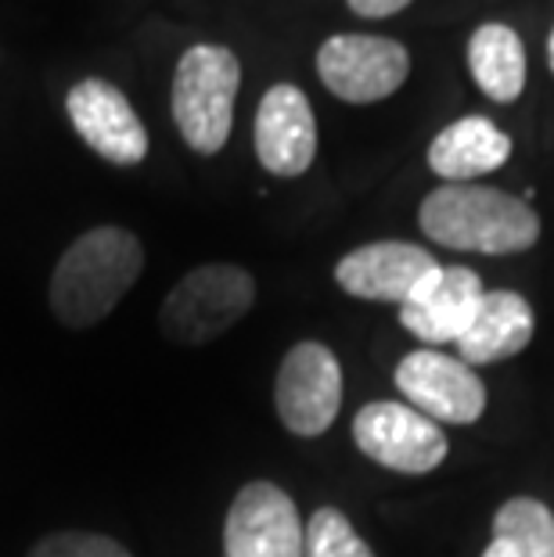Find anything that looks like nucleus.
Returning <instances> with one entry per match:
<instances>
[{"mask_svg": "<svg viewBox=\"0 0 554 557\" xmlns=\"http://www.w3.org/2000/svg\"><path fill=\"white\" fill-rule=\"evenodd\" d=\"M426 238L457 252L515 256L540 238V216L529 201L482 184H443L418 209Z\"/></svg>", "mask_w": 554, "mask_h": 557, "instance_id": "1", "label": "nucleus"}, {"mask_svg": "<svg viewBox=\"0 0 554 557\" xmlns=\"http://www.w3.org/2000/svg\"><path fill=\"white\" fill-rule=\"evenodd\" d=\"M145 270V248L126 227H94L65 248L51 274V313L65 327H94Z\"/></svg>", "mask_w": 554, "mask_h": 557, "instance_id": "2", "label": "nucleus"}, {"mask_svg": "<svg viewBox=\"0 0 554 557\" xmlns=\"http://www.w3.org/2000/svg\"><path fill=\"white\" fill-rule=\"evenodd\" d=\"M242 87V65L231 47H187L173 76V120L187 148L217 156L234 126V98Z\"/></svg>", "mask_w": 554, "mask_h": 557, "instance_id": "3", "label": "nucleus"}, {"mask_svg": "<svg viewBox=\"0 0 554 557\" xmlns=\"http://www.w3.org/2000/svg\"><path fill=\"white\" fill-rule=\"evenodd\" d=\"M256 302V281L234 263L195 267L162 299L159 327L176 346H206L238 324Z\"/></svg>", "mask_w": 554, "mask_h": 557, "instance_id": "4", "label": "nucleus"}, {"mask_svg": "<svg viewBox=\"0 0 554 557\" xmlns=\"http://www.w3.org/2000/svg\"><path fill=\"white\" fill-rule=\"evenodd\" d=\"M353 438L357 449L374 465L396 475H429L451 454L443 429L410 403L379 399L360 407L353 418Z\"/></svg>", "mask_w": 554, "mask_h": 557, "instance_id": "5", "label": "nucleus"}, {"mask_svg": "<svg viewBox=\"0 0 554 557\" xmlns=\"http://www.w3.org/2000/svg\"><path fill=\"white\" fill-rule=\"evenodd\" d=\"M410 54L404 44L368 33H338L317 51V76L338 101L371 104L385 101L407 83Z\"/></svg>", "mask_w": 554, "mask_h": 557, "instance_id": "6", "label": "nucleus"}, {"mask_svg": "<svg viewBox=\"0 0 554 557\" xmlns=\"http://www.w3.org/2000/svg\"><path fill=\"white\" fill-rule=\"evenodd\" d=\"M274 403L281 424L299 435H324L342 407V367L338 357L321 342H299L278 367Z\"/></svg>", "mask_w": 554, "mask_h": 557, "instance_id": "7", "label": "nucleus"}, {"mask_svg": "<svg viewBox=\"0 0 554 557\" xmlns=\"http://www.w3.org/2000/svg\"><path fill=\"white\" fill-rule=\"evenodd\" d=\"M306 525L296 500L274 482H249L223 521V557H303Z\"/></svg>", "mask_w": 554, "mask_h": 557, "instance_id": "8", "label": "nucleus"}, {"mask_svg": "<svg viewBox=\"0 0 554 557\" xmlns=\"http://www.w3.org/2000/svg\"><path fill=\"white\" fill-rule=\"evenodd\" d=\"M396 388L435 424H476L487 410V385L461 357L415 349L396 363Z\"/></svg>", "mask_w": 554, "mask_h": 557, "instance_id": "9", "label": "nucleus"}, {"mask_svg": "<svg viewBox=\"0 0 554 557\" xmlns=\"http://www.w3.org/2000/svg\"><path fill=\"white\" fill-rule=\"evenodd\" d=\"M76 134L112 165H137L148 156V134L134 104L109 79H79L65 98Z\"/></svg>", "mask_w": 554, "mask_h": 557, "instance_id": "10", "label": "nucleus"}, {"mask_svg": "<svg viewBox=\"0 0 554 557\" xmlns=\"http://www.w3.org/2000/svg\"><path fill=\"white\" fill-rule=\"evenodd\" d=\"M487 288L482 277L468 267H435L415 288V295L399 306V324L426 346H446L465 335L479 313Z\"/></svg>", "mask_w": 554, "mask_h": 557, "instance_id": "11", "label": "nucleus"}, {"mask_svg": "<svg viewBox=\"0 0 554 557\" xmlns=\"http://www.w3.org/2000/svg\"><path fill=\"white\" fill-rule=\"evenodd\" d=\"M256 159L274 176H303L317 156V120L306 94L292 83H278L256 109Z\"/></svg>", "mask_w": 554, "mask_h": 557, "instance_id": "12", "label": "nucleus"}, {"mask_svg": "<svg viewBox=\"0 0 554 557\" xmlns=\"http://www.w3.org/2000/svg\"><path fill=\"white\" fill-rule=\"evenodd\" d=\"M440 267L421 245L410 242H371L353 248L338 259L335 281L342 292L364 302H396L404 306L421 281Z\"/></svg>", "mask_w": 554, "mask_h": 557, "instance_id": "13", "label": "nucleus"}, {"mask_svg": "<svg viewBox=\"0 0 554 557\" xmlns=\"http://www.w3.org/2000/svg\"><path fill=\"white\" fill-rule=\"evenodd\" d=\"M512 159V137L487 115H465L435 134L429 145V170L446 184H468L476 176L501 170Z\"/></svg>", "mask_w": 554, "mask_h": 557, "instance_id": "14", "label": "nucleus"}, {"mask_svg": "<svg viewBox=\"0 0 554 557\" xmlns=\"http://www.w3.org/2000/svg\"><path fill=\"white\" fill-rule=\"evenodd\" d=\"M533 310L518 292L493 288L482 295L471 327L457 338V357L468 367L518 357L533 342Z\"/></svg>", "mask_w": 554, "mask_h": 557, "instance_id": "15", "label": "nucleus"}, {"mask_svg": "<svg viewBox=\"0 0 554 557\" xmlns=\"http://www.w3.org/2000/svg\"><path fill=\"white\" fill-rule=\"evenodd\" d=\"M468 69L476 76L479 90L490 101L508 104L526 87V47L512 26L487 22L471 33L468 44Z\"/></svg>", "mask_w": 554, "mask_h": 557, "instance_id": "16", "label": "nucleus"}, {"mask_svg": "<svg viewBox=\"0 0 554 557\" xmlns=\"http://www.w3.org/2000/svg\"><path fill=\"white\" fill-rule=\"evenodd\" d=\"M493 540L512 557H554V511L537 496H512L493 515Z\"/></svg>", "mask_w": 554, "mask_h": 557, "instance_id": "17", "label": "nucleus"}, {"mask_svg": "<svg viewBox=\"0 0 554 557\" xmlns=\"http://www.w3.org/2000/svg\"><path fill=\"white\" fill-rule=\"evenodd\" d=\"M303 557H374V550L338 507H317L313 518L306 521Z\"/></svg>", "mask_w": 554, "mask_h": 557, "instance_id": "18", "label": "nucleus"}, {"mask_svg": "<svg viewBox=\"0 0 554 557\" xmlns=\"http://www.w3.org/2000/svg\"><path fill=\"white\" fill-rule=\"evenodd\" d=\"M29 557H134L123 543L101 532H51L44 536Z\"/></svg>", "mask_w": 554, "mask_h": 557, "instance_id": "19", "label": "nucleus"}, {"mask_svg": "<svg viewBox=\"0 0 554 557\" xmlns=\"http://www.w3.org/2000/svg\"><path fill=\"white\" fill-rule=\"evenodd\" d=\"M360 18H389L396 11H404L410 0H346Z\"/></svg>", "mask_w": 554, "mask_h": 557, "instance_id": "20", "label": "nucleus"}, {"mask_svg": "<svg viewBox=\"0 0 554 557\" xmlns=\"http://www.w3.org/2000/svg\"><path fill=\"white\" fill-rule=\"evenodd\" d=\"M482 557H512V550H508V547H504V543H501V540H490V547H487V550H482Z\"/></svg>", "mask_w": 554, "mask_h": 557, "instance_id": "21", "label": "nucleus"}, {"mask_svg": "<svg viewBox=\"0 0 554 557\" xmlns=\"http://www.w3.org/2000/svg\"><path fill=\"white\" fill-rule=\"evenodd\" d=\"M547 62H551V73H554V29H551V37H547Z\"/></svg>", "mask_w": 554, "mask_h": 557, "instance_id": "22", "label": "nucleus"}]
</instances>
